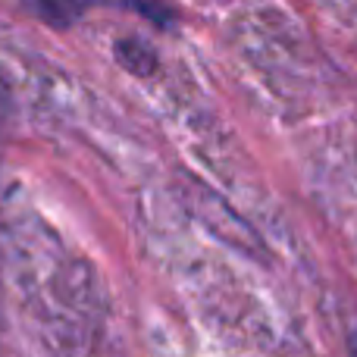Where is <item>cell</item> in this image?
I'll list each match as a JSON object with an SVG mask.
<instances>
[{
    "instance_id": "obj_1",
    "label": "cell",
    "mask_w": 357,
    "mask_h": 357,
    "mask_svg": "<svg viewBox=\"0 0 357 357\" xmlns=\"http://www.w3.org/2000/svg\"><path fill=\"white\" fill-rule=\"evenodd\" d=\"M98 3L104 0H25L31 16H38L44 25H54V29H69Z\"/></svg>"
},
{
    "instance_id": "obj_2",
    "label": "cell",
    "mask_w": 357,
    "mask_h": 357,
    "mask_svg": "<svg viewBox=\"0 0 357 357\" xmlns=\"http://www.w3.org/2000/svg\"><path fill=\"white\" fill-rule=\"evenodd\" d=\"M113 56H116L119 66H123L126 73H132V75H154L157 66H160L157 50L138 35L119 38L116 47H113Z\"/></svg>"
},
{
    "instance_id": "obj_3",
    "label": "cell",
    "mask_w": 357,
    "mask_h": 357,
    "mask_svg": "<svg viewBox=\"0 0 357 357\" xmlns=\"http://www.w3.org/2000/svg\"><path fill=\"white\" fill-rule=\"evenodd\" d=\"M126 6H132V10L138 13V16H144L148 22H154L157 29H173L176 25V10L167 3V0H123Z\"/></svg>"
},
{
    "instance_id": "obj_4",
    "label": "cell",
    "mask_w": 357,
    "mask_h": 357,
    "mask_svg": "<svg viewBox=\"0 0 357 357\" xmlns=\"http://www.w3.org/2000/svg\"><path fill=\"white\" fill-rule=\"evenodd\" d=\"M6 100V82H3V73H0V107H3Z\"/></svg>"
}]
</instances>
